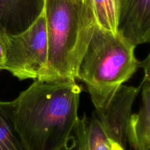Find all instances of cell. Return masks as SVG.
I'll use <instances>...</instances> for the list:
<instances>
[{"label":"cell","mask_w":150,"mask_h":150,"mask_svg":"<svg viewBox=\"0 0 150 150\" xmlns=\"http://www.w3.org/2000/svg\"><path fill=\"white\" fill-rule=\"evenodd\" d=\"M82 87L76 81L35 80L12 101L16 129L28 150H72Z\"/></svg>","instance_id":"cell-1"},{"label":"cell","mask_w":150,"mask_h":150,"mask_svg":"<svg viewBox=\"0 0 150 150\" xmlns=\"http://www.w3.org/2000/svg\"><path fill=\"white\" fill-rule=\"evenodd\" d=\"M47 69L40 81H76L96 19L90 0H45Z\"/></svg>","instance_id":"cell-2"},{"label":"cell","mask_w":150,"mask_h":150,"mask_svg":"<svg viewBox=\"0 0 150 150\" xmlns=\"http://www.w3.org/2000/svg\"><path fill=\"white\" fill-rule=\"evenodd\" d=\"M136 46L117 33L95 26L83 56L77 79L85 83L96 111L108 105L116 92L137 71Z\"/></svg>","instance_id":"cell-3"},{"label":"cell","mask_w":150,"mask_h":150,"mask_svg":"<svg viewBox=\"0 0 150 150\" xmlns=\"http://www.w3.org/2000/svg\"><path fill=\"white\" fill-rule=\"evenodd\" d=\"M48 59V35L45 13L19 35L7 37L2 70L19 80H41Z\"/></svg>","instance_id":"cell-4"},{"label":"cell","mask_w":150,"mask_h":150,"mask_svg":"<svg viewBox=\"0 0 150 150\" xmlns=\"http://www.w3.org/2000/svg\"><path fill=\"white\" fill-rule=\"evenodd\" d=\"M141 90L142 85L138 87L122 85L105 108L95 110L92 114L100 123L109 140L125 149L132 107Z\"/></svg>","instance_id":"cell-5"},{"label":"cell","mask_w":150,"mask_h":150,"mask_svg":"<svg viewBox=\"0 0 150 150\" xmlns=\"http://www.w3.org/2000/svg\"><path fill=\"white\" fill-rule=\"evenodd\" d=\"M117 32L134 46L150 43V0H117Z\"/></svg>","instance_id":"cell-6"},{"label":"cell","mask_w":150,"mask_h":150,"mask_svg":"<svg viewBox=\"0 0 150 150\" xmlns=\"http://www.w3.org/2000/svg\"><path fill=\"white\" fill-rule=\"evenodd\" d=\"M45 0H0V31L7 37L19 35L43 13Z\"/></svg>","instance_id":"cell-7"},{"label":"cell","mask_w":150,"mask_h":150,"mask_svg":"<svg viewBox=\"0 0 150 150\" xmlns=\"http://www.w3.org/2000/svg\"><path fill=\"white\" fill-rule=\"evenodd\" d=\"M142 102L129 122L127 142L134 150H150V83H142Z\"/></svg>","instance_id":"cell-8"},{"label":"cell","mask_w":150,"mask_h":150,"mask_svg":"<svg viewBox=\"0 0 150 150\" xmlns=\"http://www.w3.org/2000/svg\"><path fill=\"white\" fill-rule=\"evenodd\" d=\"M75 150H111V141L96 117H79L74 134Z\"/></svg>","instance_id":"cell-9"},{"label":"cell","mask_w":150,"mask_h":150,"mask_svg":"<svg viewBox=\"0 0 150 150\" xmlns=\"http://www.w3.org/2000/svg\"><path fill=\"white\" fill-rule=\"evenodd\" d=\"M0 150H28L15 125L12 101H0Z\"/></svg>","instance_id":"cell-10"},{"label":"cell","mask_w":150,"mask_h":150,"mask_svg":"<svg viewBox=\"0 0 150 150\" xmlns=\"http://www.w3.org/2000/svg\"><path fill=\"white\" fill-rule=\"evenodd\" d=\"M97 24L103 29L117 33V0H90Z\"/></svg>","instance_id":"cell-11"},{"label":"cell","mask_w":150,"mask_h":150,"mask_svg":"<svg viewBox=\"0 0 150 150\" xmlns=\"http://www.w3.org/2000/svg\"><path fill=\"white\" fill-rule=\"evenodd\" d=\"M6 42H7V36L0 31V70H2L4 59H5Z\"/></svg>","instance_id":"cell-12"},{"label":"cell","mask_w":150,"mask_h":150,"mask_svg":"<svg viewBox=\"0 0 150 150\" xmlns=\"http://www.w3.org/2000/svg\"><path fill=\"white\" fill-rule=\"evenodd\" d=\"M139 67H142L144 73L143 82L150 83V53L144 61L140 62Z\"/></svg>","instance_id":"cell-13"},{"label":"cell","mask_w":150,"mask_h":150,"mask_svg":"<svg viewBox=\"0 0 150 150\" xmlns=\"http://www.w3.org/2000/svg\"><path fill=\"white\" fill-rule=\"evenodd\" d=\"M111 150H126L125 149L122 147L121 146L117 144V143H114V142H111Z\"/></svg>","instance_id":"cell-14"}]
</instances>
